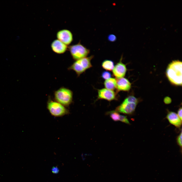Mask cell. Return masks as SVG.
Returning <instances> with one entry per match:
<instances>
[{"mask_svg":"<svg viewBox=\"0 0 182 182\" xmlns=\"http://www.w3.org/2000/svg\"><path fill=\"white\" fill-rule=\"evenodd\" d=\"M168 79L172 84L177 85H182V63L179 60L172 61L168 65L166 71Z\"/></svg>","mask_w":182,"mask_h":182,"instance_id":"cell-1","label":"cell"},{"mask_svg":"<svg viewBox=\"0 0 182 182\" xmlns=\"http://www.w3.org/2000/svg\"><path fill=\"white\" fill-rule=\"evenodd\" d=\"M54 95L55 101L65 107L69 106L72 102L73 93L67 88L60 87L55 92Z\"/></svg>","mask_w":182,"mask_h":182,"instance_id":"cell-2","label":"cell"},{"mask_svg":"<svg viewBox=\"0 0 182 182\" xmlns=\"http://www.w3.org/2000/svg\"><path fill=\"white\" fill-rule=\"evenodd\" d=\"M93 57L94 56L91 55L76 60L68 69L74 71L79 76L87 69L92 67L91 61Z\"/></svg>","mask_w":182,"mask_h":182,"instance_id":"cell-3","label":"cell"},{"mask_svg":"<svg viewBox=\"0 0 182 182\" xmlns=\"http://www.w3.org/2000/svg\"><path fill=\"white\" fill-rule=\"evenodd\" d=\"M47 108L51 115L55 117L63 116L69 113V110L65 106L50 99L47 102Z\"/></svg>","mask_w":182,"mask_h":182,"instance_id":"cell-4","label":"cell"},{"mask_svg":"<svg viewBox=\"0 0 182 182\" xmlns=\"http://www.w3.org/2000/svg\"><path fill=\"white\" fill-rule=\"evenodd\" d=\"M68 49L73 59L76 60L86 57L90 52L80 42L69 46Z\"/></svg>","mask_w":182,"mask_h":182,"instance_id":"cell-5","label":"cell"},{"mask_svg":"<svg viewBox=\"0 0 182 182\" xmlns=\"http://www.w3.org/2000/svg\"><path fill=\"white\" fill-rule=\"evenodd\" d=\"M137 104L126 101L125 100L118 106L115 111L126 114H131L135 111Z\"/></svg>","mask_w":182,"mask_h":182,"instance_id":"cell-6","label":"cell"},{"mask_svg":"<svg viewBox=\"0 0 182 182\" xmlns=\"http://www.w3.org/2000/svg\"><path fill=\"white\" fill-rule=\"evenodd\" d=\"M56 35L57 39L66 45L70 44L73 40L72 33L67 29H64L58 31Z\"/></svg>","mask_w":182,"mask_h":182,"instance_id":"cell-7","label":"cell"},{"mask_svg":"<svg viewBox=\"0 0 182 182\" xmlns=\"http://www.w3.org/2000/svg\"><path fill=\"white\" fill-rule=\"evenodd\" d=\"M117 95L116 93L113 90L103 88L98 90L97 99L111 101L117 100Z\"/></svg>","mask_w":182,"mask_h":182,"instance_id":"cell-8","label":"cell"},{"mask_svg":"<svg viewBox=\"0 0 182 182\" xmlns=\"http://www.w3.org/2000/svg\"><path fill=\"white\" fill-rule=\"evenodd\" d=\"M122 57L120 61L114 66L112 70V73L114 76L117 78L123 77L127 71V68L125 64L122 61Z\"/></svg>","mask_w":182,"mask_h":182,"instance_id":"cell-9","label":"cell"},{"mask_svg":"<svg viewBox=\"0 0 182 182\" xmlns=\"http://www.w3.org/2000/svg\"><path fill=\"white\" fill-rule=\"evenodd\" d=\"M51 47L54 52L59 54L64 53L68 48L67 45L58 39L55 40L52 42Z\"/></svg>","mask_w":182,"mask_h":182,"instance_id":"cell-10","label":"cell"},{"mask_svg":"<svg viewBox=\"0 0 182 182\" xmlns=\"http://www.w3.org/2000/svg\"><path fill=\"white\" fill-rule=\"evenodd\" d=\"M116 88L118 91H128L130 89L131 84L127 79L123 77L117 78Z\"/></svg>","mask_w":182,"mask_h":182,"instance_id":"cell-11","label":"cell"},{"mask_svg":"<svg viewBox=\"0 0 182 182\" xmlns=\"http://www.w3.org/2000/svg\"><path fill=\"white\" fill-rule=\"evenodd\" d=\"M166 118L169 123L177 128H179L181 125V121L177 114L174 112L169 111Z\"/></svg>","mask_w":182,"mask_h":182,"instance_id":"cell-12","label":"cell"},{"mask_svg":"<svg viewBox=\"0 0 182 182\" xmlns=\"http://www.w3.org/2000/svg\"><path fill=\"white\" fill-rule=\"evenodd\" d=\"M104 85L106 88L113 90L116 87V80L113 78H110L106 80L104 82Z\"/></svg>","mask_w":182,"mask_h":182,"instance_id":"cell-13","label":"cell"},{"mask_svg":"<svg viewBox=\"0 0 182 182\" xmlns=\"http://www.w3.org/2000/svg\"><path fill=\"white\" fill-rule=\"evenodd\" d=\"M101 65L103 69L108 71L112 70L115 66L113 62L109 60H104L102 62Z\"/></svg>","mask_w":182,"mask_h":182,"instance_id":"cell-14","label":"cell"},{"mask_svg":"<svg viewBox=\"0 0 182 182\" xmlns=\"http://www.w3.org/2000/svg\"><path fill=\"white\" fill-rule=\"evenodd\" d=\"M107 113L109 115L111 119L115 121H119L120 114L118 112L115 111H112L108 112Z\"/></svg>","mask_w":182,"mask_h":182,"instance_id":"cell-15","label":"cell"},{"mask_svg":"<svg viewBox=\"0 0 182 182\" xmlns=\"http://www.w3.org/2000/svg\"><path fill=\"white\" fill-rule=\"evenodd\" d=\"M124 100L128 102L134 103L137 104L138 102V99L132 96H128Z\"/></svg>","mask_w":182,"mask_h":182,"instance_id":"cell-16","label":"cell"},{"mask_svg":"<svg viewBox=\"0 0 182 182\" xmlns=\"http://www.w3.org/2000/svg\"><path fill=\"white\" fill-rule=\"evenodd\" d=\"M101 76L103 79L106 80L111 78V74L108 71H104L102 73Z\"/></svg>","mask_w":182,"mask_h":182,"instance_id":"cell-17","label":"cell"},{"mask_svg":"<svg viewBox=\"0 0 182 182\" xmlns=\"http://www.w3.org/2000/svg\"><path fill=\"white\" fill-rule=\"evenodd\" d=\"M119 121L127 124H130L129 121L126 116L120 115Z\"/></svg>","mask_w":182,"mask_h":182,"instance_id":"cell-18","label":"cell"},{"mask_svg":"<svg viewBox=\"0 0 182 182\" xmlns=\"http://www.w3.org/2000/svg\"><path fill=\"white\" fill-rule=\"evenodd\" d=\"M182 131L178 136L177 139V142L178 145L181 148L182 147Z\"/></svg>","mask_w":182,"mask_h":182,"instance_id":"cell-19","label":"cell"},{"mask_svg":"<svg viewBox=\"0 0 182 182\" xmlns=\"http://www.w3.org/2000/svg\"><path fill=\"white\" fill-rule=\"evenodd\" d=\"M108 39L109 41L110 42H113L116 40L117 37L114 34H110L108 35Z\"/></svg>","mask_w":182,"mask_h":182,"instance_id":"cell-20","label":"cell"},{"mask_svg":"<svg viewBox=\"0 0 182 182\" xmlns=\"http://www.w3.org/2000/svg\"><path fill=\"white\" fill-rule=\"evenodd\" d=\"M52 172L54 174H57L59 171V168L57 167H53L51 169Z\"/></svg>","mask_w":182,"mask_h":182,"instance_id":"cell-21","label":"cell"},{"mask_svg":"<svg viewBox=\"0 0 182 182\" xmlns=\"http://www.w3.org/2000/svg\"><path fill=\"white\" fill-rule=\"evenodd\" d=\"M171 99L169 97H166L164 99V102L166 104L170 103L171 102Z\"/></svg>","mask_w":182,"mask_h":182,"instance_id":"cell-22","label":"cell"},{"mask_svg":"<svg viewBox=\"0 0 182 182\" xmlns=\"http://www.w3.org/2000/svg\"><path fill=\"white\" fill-rule=\"evenodd\" d=\"M178 116L182 121V108H180L177 111V114Z\"/></svg>","mask_w":182,"mask_h":182,"instance_id":"cell-23","label":"cell"}]
</instances>
